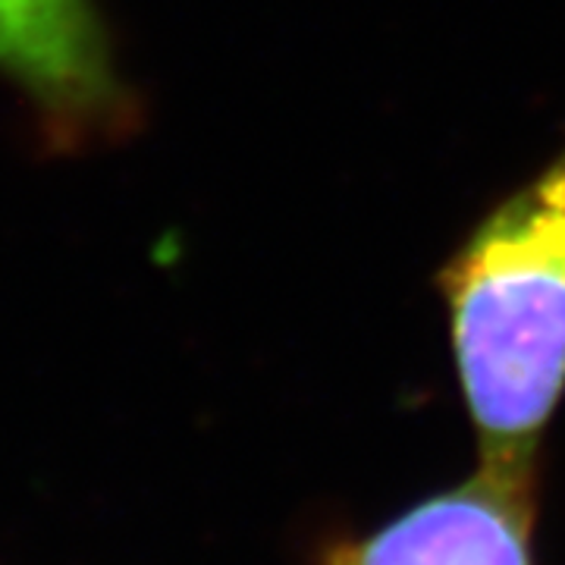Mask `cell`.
Listing matches in <instances>:
<instances>
[{
	"instance_id": "6da1fadb",
	"label": "cell",
	"mask_w": 565,
	"mask_h": 565,
	"mask_svg": "<svg viewBox=\"0 0 565 565\" xmlns=\"http://www.w3.org/2000/svg\"><path fill=\"white\" fill-rule=\"evenodd\" d=\"M437 289L481 468L537 481L565 396V145L456 245Z\"/></svg>"
},
{
	"instance_id": "7a4b0ae2",
	"label": "cell",
	"mask_w": 565,
	"mask_h": 565,
	"mask_svg": "<svg viewBox=\"0 0 565 565\" xmlns=\"http://www.w3.org/2000/svg\"><path fill=\"white\" fill-rule=\"evenodd\" d=\"M534 484L478 468L465 484L330 550L327 565H534Z\"/></svg>"
},
{
	"instance_id": "3957f363",
	"label": "cell",
	"mask_w": 565,
	"mask_h": 565,
	"mask_svg": "<svg viewBox=\"0 0 565 565\" xmlns=\"http://www.w3.org/2000/svg\"><path fill=\"white\" fill-rule=\"evenodd\" d=\"M0 66L57 104H88L104 85L82 0H0Z\"/></svg>"
}]
</instances>
